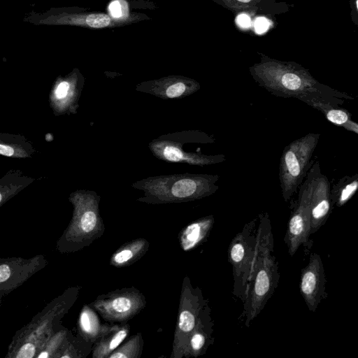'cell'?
I'll use <instances>...</instances> for the list:
<instances>
[{
	"mask_svg": "<svg viewBox=\"0 0 358 358\" xmlns=\"http://www.w3.org/2000/svg\"><path fill=\"white\" fill-rule=\"evenodd\" d=\"M35 25H76L94 29L110 24L111 19L104 13L81 14L70 8H52L43 12L31 11L23 18Z\"/></svg>",
	"mask_w": 358,
	"mask_h": 358,
	"instance_id": "cell-12",
	"label": "cell"
},
{
	"mask_svg": "<svg viewBox=\"0 0 358 358\" xmlns=\"http://www.w3.org/2000/svg\"><path fill=\"white\" fill-rule=\"evenodd\" d=\"M103 328V324L100 322L98 313L90 304L85 305L79 315L78 336L94 345L101 336Z\"/></svg>",
	"mask_w": 358,
	"mask_h": 358,
	"instance_id": "cell-20",
	"label": "cell"
},
{
	"mask_svg": "<svg viewBox=\"0 0 358 358\" xmlns=\"http://www.w3.org/2000/svg\"><path fill=\"white\" fill-rule=\"evenodd\" d=\"M80 289L78 286L68 288L17 331L5 357H37L50 338L62 327L61 320L76 301Z\"/></svg>",
	"mask_w": 358,
	"mask_h": 358,
	"instance_id": "cell-2",
	"label": "cell"
},
{
	"mask_svg": "<svg viewBox=\"0 0 358 358\" xmlns=\"http://www.w3.org/2000/svg\"><path fill=\"white\" fill-rule=\"evenodd\" d=\"M310 196L306 178L299 187L298 201L288 222L285 242L293 256L301 245H306L310 235Z\"/></svg>",
	"mask_w": 358,
	"mask_h": 358,
	"instance_id": "cell-13",
	"label": "cell"
},
{
	"mask_svg": "<svg viewBox=\"0 0 358 358\" xmlns=\"http://www.w3.org/2000/svg\"><path fill=\"white\" fill-rule=\"evenodd\" d=\"M48 264L43 255L32 257H0V299L8 295Z\"/></svg>",
	"mask_w": 358,
	"mask_h": 358,
	"instance_id": "cell-10",
	"label": "cell"
},
{
	"mask_svg": "<svg viewBox=\"0 0 358 358\" xmlns=\"http://www.w3.org/2000/svg\"><path fill=\"white\" fill-rule=\"evenodd\" d=\"M70 331L63 326L48 341L37 358L55 357Z\"/></svg>",
	"mask_w": 358,
	"mask_h": 358,
	"instance_id": "cell-24",
	"label": "cell"
},
{
	"mask_svg": "<svg viewBox=\"0 0 358 358\" xmlns=\"http://www.w3.org/2000/svg\"><path fill=\"white\" fill-rule=\"evenodd\" d=\"M299 100L320 110L328 121L335 125L344 127L352 119L350 112L338 106L343 103V99L323 97L316 95H306Z\"/></svg>",
	"mask_w": 358,
	"mask_h": 358,
	"instance_id": "cell-16",
	"label": "cell"
},
{
	"mask_svg": "<svg viewBox=\"0 0 358 358\" xmlns=\"http://www.w3.org/2000/svg\"><path fill=\"white\" fill-rule=\"evenodd\" d=\"M258 216L246 223L231 240L228 260L232 266L233 294L244 301L248 281L255 258Z\"/></svg>",
	"mask_w": 358,
	"mask_h": 358,
	"instance_id": "cell-7",
	"label": "cell"
},
{
	"mask_svg": "<svg viewBox=\"0 0 358 358\" xmlns=\"http://www.w3.org/2000/svg\"><path fill=\"white\" fill-rule=\"evenodd\" d=\"M320 138L319 133H308L284 148L280 159L278 177L285 201L292 198L306 178L313 163L312 157Z\"/></svg>",
	"mask_w": 358,
	"mask_h": 358,
	"instance_id": "cell-5",
	"label": "cell"
},
{
	"mask_svg": "<svg viewBox=\"0 0 358 358\" xmlns=\"http://www.w3.org/2000/svg\"><path fill=\"white\" fill-rule=\"evenodd\" d=\"M214 322L208 302L203 308L197 322L187 339L183 357L196 358L203 355L213 343Z\"/></svg>",
	"mask_w": 358,
	"mask_h": 358,
	"instance_id": "cell-15",
	"label": "cell"
},
{
	"mask_svg": "<svg viewBox=\"0 0 358 358\" xmlns=\"http://www.w3.org/2000/svg\"><path fill=\"white\" fill-rule=\"evenodd\" d=\"M189 89H193L197 90L199 87H187V85L182 82H177L174 83L172 85L168 86L166 90L165 94L166 97L173 99L180 96L182 94L185 93V92ZM194 92L192 90H188Z\"/></svg>",
	"mask_w": 358,
	"mask_h": 358,
	"instance_id": "cell-25",
	"label": "cell"
},
{
	"mask_svg": "<svg viewBox=\"0 0 358 358\" xmlns=\"http://www.w3.org/2000/svg\"><path fill=\"white\" fill-rule=\"evenodd\" d=\"M90 305L106 322L125 324L145 308L146 299L140 290L130 287L101 294Z\"/></svg>",
	"mask_w": 358,
	"mask_h": 358,
	"instance_id": "cell-8",
	"label": "cell"
},
{
	"mask_svg": "<svg viewBox=\"0 0 358 358\" xmlns=\"http://www.w3.org/2000/svg\"><path fill=\"white\" fill-rule=\"evenodd\" d=\"M92 347H94L92 344L86 342L79 336L74 337L69 333L55 357H85L92 351Z\"/></svg>",
	"mask_w": 358,
	"mask_h": 358,
	"instance_id": "cell-22",
	"label": "cell"
},
{
	"mask_svg": "<svg viewBox=\"0 0 358 358\" xmlns=\"http://www.w3.org/2000/svg\"><path fill=\"white\" fill-rule=\"evenodd\" d=\"M143 338L141 333L132 336L123 345L117 348L108 358H140L143 353Z\"/></svg>",
	"mask_w": 358,
	"mask_h": 358,
	"instance_id": "cell-23",
	"label": "cell"
},
{
	"mask_svg": "<svg viewBox=\"0 0 358 358\" xmlns=\"http://www.w3.org/2000/svg\"><path fill=\"white\" fill-rule=\"evenodd\" d=\"M1 299H0V306H1Z\"/></svg>",
	"mask_w": 358,
	"mask_h": 358,
	"instance_id": "cell-32",
	"label": "cell"
},
{
	"mask_svg": "<svg viewBox=\"0 0 358 358\" xmlns=\"http://www.w3.org/2000/svg\"><path fill=\"white\" fill-rule=\"evenodd\" d=\"M149 247L150 243L145 238H140L129 241L113 252L109 264L116 268L129 266L143 257Z\"/></svg>",
	"mask_w": 358,
	"mask_h": 358,
	"instance_id": "cell-19",
	"label": "cell"
},
{
	"mask_svg": "<svg viewBox=\"0 0 358 358\" xmlns=\"http://www.w3.org/2000/svg\"><path fill=\"white\" fill-rule=\"evenodd\" d=\"M70 85L67 81L61 82L56 90V96L59 99L65 97L69 90Z\"/></svg>",
	"mask_w": 358,
	"mask_h": 358,
	"instance_id": "cell-27",
	"label": "cell"
},
{
	"mask_svg": "<svg viewBox=\"0 0 358 358\" xmlns=\"http://www.w3.org/2000/svg\"><path fill=\"white\" fill-rule=\"evenodd\" d=\"M268 24L265 18H258L255 22V29L257 32L262 33L268 28Z\"/></svg>",
	"mask_w": 358,
	"mask_h": 358,
	"instance_id": "cell-28",
	"label": "cell"
},
{
	"mask_svg": "<svg viewBox=\"0 0 358 358\" xmlns=\"http://www.w3.org/2000/svg\"><path fill=\"white\" fill-rule=\"evenodd\" d=\"M310 196V235L323 226L334 208L331 199V185L322 173L320 162H313L306 175Z\"/></svg>",
	"mask_w": 358,
	"mask_h": 358,
	"instance_id": "cell-11",
	"label": "cell"
},
{
	"mask_svg": "<svg viewBox=\"0 0 358 358\" xmlns=\"http://www.w3.org/2000/svg\"><path fill=\"white\" fill-rule=\"evenodd\" d=\"M130 327L125 324H105L100 338L92 349L93 358H108L128 336Z\"/></svg>",
	"mask_w": 358,
	"mask_h": 358,
	"instance_id": "cell-17",
	"label": "cell"
},
{
	"mask_svg": "<svg viewBox=\"0 0 358 358\" xmlns=\"http://www.w3.org/2000/svg\"><path fill=\"white\" fill-rule=\"evenodd\" d=\"M358 189V174L345 176L332 188L331 199L333 206L342 207L355 194Z\"/></svg>",
	"mask_w": 358,
	"mask_h": 358,
	"instance_id": "cell-21",
	"label": "cell"
},
{
	"mask_svg": "<svg viewBox=\"0 0 358 358\" xmlns=\"http://www.w3.org/2000/svg\"><path fill=\"white\" fill-rule=\"evenodd\" d=\"M14 153V150L12 148L7 145L0 144V155L5 156H11Z\"/></svg>",
	"mask_w": 358,
	"mask_h": 358,
	"instance_id": "cell-29",
	"label": "cell"
},
{
	"mask_svg": "<svg viewBox=\"0 0 358 358\" xmlns=\"http://www.w3.org/2000/svg\"><path fill=\"white\" fill-rule=\"evenodd\" d=\"M214 224L213 215L198 219L184 227L178 236L180 248L189 251L202 243L208 236Z\"/></svg>",
	"mask_w": 358,
	"mask_h": 358,
	"instance_id": "cell-18",
	"label": "cell"
},
{
	"mask_svg": "<svg viewBox=\"0 0 358 358\" xmlns=\"http://www.w3.org/2000/svg\"><path fill=\"white\" fill-rule=\"evenodd\" d=\"M126 6H122V1L120 0L112 1L108 7L110 15L116 18L122 17L125 13L124 10L126 9Z\"/></svg>",
	"mask_w": 358,
	"mask_h": 358,
	"instance_id": "cell-26",
	"label": "cell"
},
{
	"mask_svg": "<svg viewBox=\"0 0 358 358\" xmlns=\"http://www.w3.org/2000/svg\"><path fill=\"white\" fill-rule=\"evenodd\" d=\"M326 277L320 256L312 252L308 264L301 269L299 289L309 310L315 312L326 296Z\"/></svg>",
	"mask_w": 358,
	"mask_h": 358,
	"instance_id": "cell-14",
	"label": "cell"
},
{
	"mask_svg": "<svg viewBox=\"0 0 358 358\" xmlns=\"http://www.w3.org/2000/svg\"><path fill=\"white\" fill-rule=\"evenodd\" d=\"M218 175L185 174L152 178L141 188L145 196L138 200L150 203L189 201L214 194L219 188Z\"/></svg>",
	"mask_w": 358,
	"mask_h": 358,
	"instance_id": "cell-3",
	"label": "cell"
},
{
	"mask_svg": "<svg viewBox=\"0 0 358 358\" xmlns=\"http://www.w3.org/2000/svg\"><path fill=\"white\" fill-rule=\"evenodd\" d=\"M99 201L92 192L72 199L74 209L71 220L56 243L59 252H78L103 234L105 227L99 213Z\"/></svg>",
	"mask_w": 358,
	"mask_h": 358,
	"instance_id": "cell-4",
	"label": "cell"
},
{
	"mask_svg": "<svg viewBox=\"0 0 358 358\" xmlns=\"http://www.w3.org/2000/svg\"><path fill=\"white\" fill-rule=\"evenodd\" d=\"M237 22L241 27H248L250 24V18L246 15H241L237 19Z\"/></svg>",
	"mask_w": 358,
	"mask_h": 358,
	"instance_id": "cell-30",
	"label": "cell"
},
{
	"mask_svg": "<svg viewBox=\"0 0 358 358\" xmlns=\"http://www.w3.org/2000/svg\"><path fill=\"white\" fill-rule=\"evenodd\" d=\"M238 1H239L241 2H243V3H248V2L250 1L251 0H238Z\"/></svg>",
	"mask_w": 358,
	"mask_h": 358,
	"instance_id": "cell-31",
	"label": "cell"
},
{
	"mask_svg": "<svg viewBox=\"0 0 358 358\" xmlns=\"http://www.w3.org/2000/svg\"><path fill=\"white\" fill-rule=\"evenodd\" d=\"M273 252L274 238L269 215L262 213L258 215L255 258L243 302L242 317H244L248 327L264 309L278 285V263Z\"/></svg>",
	"mask_w": 358,
	"mask_h": 358,
	"instance_id": "cell-1",
	"label": "cell"
},
{
	"mask_svg": "<svg viewBox=\"0 0 358 358\" xmlns=\"http://www.w3.org/2000/svg\"><path fill=\"white\" fill-rule=\"evenodd\" d=\"M255 80L262 87L278 97L299 99L306 95H316L353 99L352 96L322 85L308 76L297 71L257 73Z\"/></svg>",
	"mask_w": 358,
	"mask_h": 358,
	"instance_id": "cell-6",
	"label": "cell"
},
{
	"mask_svg": "<svg viewBox=\"0 0 358 358\" xmlns=\"http://www.w3.org/2000/svg\"><path fill=\"white\" fill-rule=\"evenodd\" d=\"M208 302L200 288L194 287L189 278L185 276L180 291L171 358H183L187 339L194 329L203 308Z\"/></svg>",
	"mask_w": 358,
	"mask_h": 358,
	"instance_id": "cell-9",
	"label": "cell"
}]
</instances>
